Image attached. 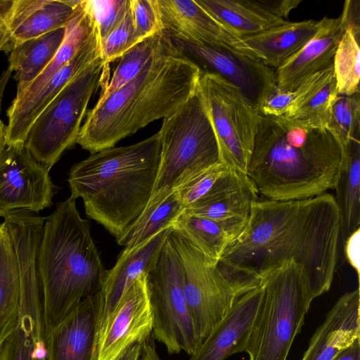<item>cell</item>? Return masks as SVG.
<instances>
[{
  "label": "cell",
  "instance_id": "6da1fadb",
  "mask_svg": "<svg viewBox=\"0 0 360 360\" xmlns=\"http://www.w3.org/2000/svg\"><path fill=\"white\" fill-rule=\"evenodd\" d=\"M340 215L335 196L257 200L247 224L226 249L217 267L237 297L293 260L304 270L312 300L329 290L338 262Z\"/></svg>",
  "mask_w": 360,
  "mask_h": 360
},
{
  "label": "cell",
  "instance_id": "7a4b0ae2",
  "mask_svg": "<svg viewBox=\"0 0 360 360\" xmlns=\"http://www.w3.org/2000/svg\"><path fill=\"white\" fill-rule=\"evenodd\" d=\"M342 160V146L327 128L260 115L246 175L267 200H302L334 189Z\"/></svg>",
  "mask_w": 360,
  "mask_h": 360
},
{
  "label": "cell",
  "instance_id": "3957f363",
  "mask_svg": "<svg viewBox=\"0 0 360 360\" xmlns=\"http://www.w3.org/2000/svg\"><path fill=\"white\" fill-rule=\"evenodd\" d=\"M201 73L170 39L134 78L97 101L86 113L76 143L94 154L168 117L195 91Z\"/></svg>",
  "mask_w": 360,
  "mask_h": 360
},
{
  "label": "cell",
  "instance_id": "277c9868",
  "mask_svg": "<svg viewBox=\"0 0 360 360\" xmlns=\"http://www.w3.org/2000/svg\"><path fill=\"white\" fill-rule=\"evenodd\" d=\"M160 162L159 132L135 144L102 150L72 167L70 197L81 198L86 214L117 238L148 206Z\"/></svg>",
  "mask_w": 360,
  "mask_h": 360
},
{
  "label": "cell",
  "instance_id": "5b68a950",
  "mask_svg": "<svg viewBox=\"0 0 360 360\" xmlns=\"http://www.w3.org/2000/svg\"><path fill=\"white\" fill-rule=\"evenodd\" d=\"M75 201L59 202L43 227L38 263L45 335L101 290L107 271Z\"/></svg>",
  "mask_w": 360,
  "mask_h": 360
},
{
  "label": "cell",
  "instance_id": "8992f818",
  "mask_svg": "<svg viewBox=\"0 0 360 360\" xmlns=\"http://www.w3.org/2000/svg\"><path fill=\"white\" fill-rule=\"evenodd\" d=\"M158 132L160 162L148 205L221 162L216 134L198 89L163 120Z\"/></svg>",
  "mask_w": 360,
  "mask_h": 360
},
{
  "label": "cell",
  "instance_id": "52a82bcc",
  "mask_svg": "<svg viewBox=\"0 0 360 360\" xmlns=\"http://www.w3.org/2000/svg\"><path fill=\"white\" fill-rule=\"evenodd\" d=\"M260 284L263 297L245 352L249 360H286L313 300L303 268L290 260Z\"/></svg>",
  "mask_w": 360,
  "mask_h": 360
},
{
  "label": "cell",
  "instance_id": "ba28073f",
  "mask_svg": "<svg viewBox=\"0 0 360 360\" xmlns=\"http://www.w3.org/2000/svg\"><path fill=\"white\" fill-rule=\"evenodd\" d=\"M101 56L70 81L30 127L25 147L49 170L76 143L88 103L108 72Z\"/></svg>",
  "mask_w": 360,
  "mask_h": 360
},
{
  "label": "cell",
  "instance_id": "9c48e42d",
  "mask_svg": "<svg viewBox=\"0 0 360 360\" xmlns=\"http://www.w3.org/2000/svg\"><path fill=\"white\" fill-rule=\"evenodd\" d=\"M153 316L152 335L169 354H193L200 345L184 293L180 257L169 235L153 269L147 274Z\"/></svg>",
  "mask_w": 360,
  "mask_h": 360
},
{
  "label": "cell",
  "instance_id": "30bf717a",
  "mask_svg": "<svg viewBox=\"0 0 360 360\" xmlns=\"http://www.w3.org/2000/svg\"><path fill=\"white\" fill-rule=\"evenodd\" d=\"M197 89L216 134L221 162L246 174L260 115L237 86L217 75L202 72Z\"/></svg>",
  "mask_w": 360,
  "mask_h": 360
},
{
  "label": "cell",
  "instance_id": "8fae6325",
  "mask_svg": "<svg viewBox=\"0 0 360 360\" xmlns=\"http://www.w3.org/2000/svg\"><path fill=\"white\" fill-rule=\"evenodd\" d=\"M169 237L182 264L184 293L201 345L238 297L217 265L172 227Z\"/></svg>",
  "mask_w": 360,
  "mask_h": 360
},
{
  "label": "cell",
  "instance_id": "7c38bea8",
  "mask_svg": "<svg viewBox=\"0 0 360 360\" xmlns=\"http://www.w3.org/2000/svg\"><path fill=\"white\" fill-rule=\"evenodd\" d=\"M169 37L176 49L195 63L202 72L217 75L237 86L247 102L259 114L265 100L277 86L274 70L231 46L200 44L170 34Z\"/></svg>",
  "mask_w": 360,
  "mask_h": 360
},
{
  "label": "cell",
  "instance_id": "4fadbf2b",
  "mask_svg": "<svg viewBox=\"0 0 360 360\" xmlns=\"http://www.w3.org/2000/svg\"><path fill=\"white\" fill-rule=\"evenodd\" d=\"M49 172L25 143L6 146L0 155V217L18 210L37 213L50 207L55 186Z\"/></svg>",
  "mask_w": 360,
  "mask_h": 360
},
{
  "label": "cell",
  "instance_id": "5bb4252c",
  "mask_svg": "<svg viewBox=\"0 0 360 360\" xmlns=\"http://www.w3.org/2000/svg\"><path fill=\"white\" fill-rule=\"evenodd\" d=\"M101 57V38L96 25L74 57L30 94L13 100L7 110L6 146L25 143L27 134L41 111L75 77Z\"/></svg>",
  "mask_w": 360,
  "mask_h": 360
},
{
  "label": "cell",
  "instance_id": "9a60e30c",
  "mask_svg": "<svg viewBox=\"0 0 360 360\" xmlns=\"http://www.w3.org/2000/svg\"><path fill=\"white\" fill-rule=\"evenodd\" d=\"M152 329L145 274L130 287L109 319L98 340L95 360H117L128 347L148 340Z\"/></svg>",
  "mask_w": 360,
  "mask_h": 360
},
{
  "label": "cell",
  "instance_id": "2e32d148",
  "mask_svg": "<svg viewBox=\"0 0 360 360\" xmlns=\"http://www.w3.org/2000/svg\"><path fill=\"white\" fill-rule=\"evenodd\" d=\"M172 227L162 231L146 243L129 252L122 251L115 265L107 270L97 293L96 342L119 303L134 283L155 266Z\"/></svg>",
  "mask_w": 360,
  "mask_h": 360
},
{
  "label": "cell",
  "instance_id": "e0dca14e",
  "mask_svg": "<svg viewBox=\"0 0 360 360\" xmlns=\"http://www.w3.org/2000/svg\"><path fill=\"white\" fill-rule=\"evenodd\" d=\"M82 0H11L0 26V53L20 43L65 27Z\"/></svg>",
  "mask_w": 360,
  "mask_h": 360
},
{
  "label": "cell",
  "instance_id": "ac0fdd59",
  "mask_svg": "<svg viewBox=\"0 0 360 360\" xmlns=\"http://www.w3.org/2000/svg\"><path fill=\"white\" fill-rule=\"evenodd\" d=\"M348 25L342 13L338 18L323 17L312 38L276 72V86L293 91L315 73L333 63L340 40Z\"/></svg>",
  "mask_w": 360,
  "mask_h": 360
},
{
  "label": "cell",
  "instance_id": "d6986e66",
  "mask_svg": "<svg viewBox=\"0 0 360 360\" xmlns=\"http://www.w3.org/2000/svg\"><path fill=\"white\" fill-rule=\"evenodd\" d=\"M239 38L256 34L288 21L301 0H195Z\"/></svg>",
  "mask_w": 360,
  "mask_h": 360
},
{
  "label": "cell",
  "instance_id": "ffe728a7",
  "mask_svg": "<svg viewBox=\"0 0 360 360\" xmlns=\"http://www.w3.org/2000/svg\"><path fill=\"white\" fill-rule=\"evenodd\" d=\"M262 297L261 284L238 297L189 360H224L245 352Z\"/></svg>",
  "mask_w": 360,
  "mask_h": 360
},
{
  "label": "cell",
  "instance_id": "44dd1931",
  "mask_svg": "<svg viewBox=\"0 0 360 360\" xmlns=\"http://www.w3.org/2000/svg\"><path fill=\"white\" fill-rule=\"evenodd\" d=\"M97 293L45 335L46 360H95Z\"/></svg>",
  "mask_w": 360,
  "mask_h": 360
},
{
  "label": "cell",
  "instance_id": "7402d4cb",
  "mask_svg": "<svg viewBox=\"0 0 360 360\" xmlns=\"http://www.w3.org/2000/svg\"><path fill=\"white\" fill-rule=\"evenodd\" d=\"M359 288L342 295L312 335L301 360H333L360 339Z\"/></svg>",
  "mask_w": 360,
  "mask_h": 360
},
{
  "label": "cell",
  "instance_id": "603a6c76",
  "mask_svg": "<svg viewBox=\"0 0 360 360\" xmlns=\"http://www.w3.org/2000/svg\"><path fill=\"white\" fill-rule=\"evenodd\" d=\"M163 30L194 42L234 47L239 37L195 0H156Z\"/></svg>",
  "mask_w": 360,
  "mask_h": 360
},
{
  "label": "cell",
  "instance_id": "cb8c5ba5",
  "mask_svg": "<svg viewBox=\"0 0 360 360\" xmlns=\"http://www.w3.org/2000/svg\"><path fill=\"white\" fill-rule=\"evenodd\" d=\"M319 25V21L314 20H288L260 33L240 38L233 48L276 71L312 38Z\"/></svg>",
  "mask_w": 360,
  "mask_h": 360
},
{
  "label": "cell",
  "instance_id": "d4e9b609",
  "mask_svg": "<svg viewBox=\"0 0 360 360\" xmlns=\"http://www.w3.org/2000/svg\"><path fill=\"white\" fill-rule=\"evenodd\" d=\"M257 195L247 175L236 172L222 188L184 211L218 223L234 240L247 224Z\"/></svg>",
  "mask_w": 360,
  "mask_h": 360
},
{
  "label": "cell",
  "instance_id": "484cf974",
  "mask_svg": "<svg viewBox=\"0 0 360 360\" xmlns=\"http://www.w3.org/2000/svg\"><path fill=\"white\" fill-rule=\"evenodd\" d=\"M295 91L296 97L284 116L306 121L316 128H327L338 95L333 63L309 77Z\"/></svg>",
  "mask_w": 360,
  "mask_h": 360
},
{
  "label": "cell",
  "instance_id": "4316f807",
  "mask_svg": "<svg viewBox=\"0 0 360 360\" xmlns=\"http://www.w3.org/2000/svg\"><path fill=\"white\" fill-rule=\"evenodd\" d=\"M65 34V27L52 30L20 43L9 53L8 68L15 72L17 82L15 98L21 96L52 60Z\"/></svg>",
  "mask_w": 360,
  "mask_h": 360
},
{
  "label": "cell",
  "instance_id": "83f0119b",
  "mask_svg": "<svg viewBox=\"0 0 360 360\" xmlns=\"http://www.w3.org/2000/svg\"><path fill=\"white\" fill-rule=\"evenodd\" d=\"M342 148L340 175L334 189L340 215V237L344 242L360 229V141H350Z\"/></svg>",
  "mask_w": 360,
  "mask_h": 360
},
{
  "label": "cell",
  "instance_id": "f1b7e54d",
  "mask_svg": "<svg viewBox=\"0 0 360 360\" xmlns=\"http://www.w3.org/2000/svg\"><path fill=\"white\" fill-rule=\"evenodd\" d=\"M20 283L18 264L11 237L0 224V347L18 325Z\"/></svg>",
  "mask_w": 360,
  "mask_h": 360
},
{
  "label": "cell",
  "instance_id": "f546056e",
  "mask_svg": "<svg viewBox=\"0 0 360 360\" xmlns=\"http://www.w3.org/2000/svg\"><path fill=\"white\" fill-rule=\"evenodd\" d=\"M184 210L176 191L148 205L141 215L116 238L124 251L142 245L163 230L172 227Z\"/></svg>",
  "mask_w": 360,
  "mask_h": 360
},
{
  "label": "cell",
  "instance_id": "4dcf8cb0",
  "mask_svg": "<svg viewBox=\"0 0 360 360\" xmlns=\"http://www.w3.org/2000/svg\"><path fill=\"white\" fill-rule=\"evenodd\" d=\"M172 229L182 235L207 259L217 265L226 249L233 241L218 223L184 210Z\"/></svg>",
  "mask_w": 360,
  "mask_h": 360
},
{
  "label": "cell",
  "instance_id": "1f68e13d",
  "mask_svg": "<svg viewBox=\"0 0 360 360\" xmlns=\"http://www.w3.org/2000/svg\"><path fill=\"white\" fill-rule=\"evenodd\" d=\"M170 41L165 30L149 36L127 51L121 58L112 76L98 101L102 100L134 78L151 58Z\"/></svg>",
  "mask_w": 360,
  "mask_h": 360
},
{
  "label": "cell",
  "instance_id": "d6a6232c",
  "mask_svg": "<svg viewBox=\"0 0 360 360\" xmlns=\"http://www.w3.org/2000/svg\"><path fill=\"white\" fill-rule=\"evenodd\" d=\"M360 26L348 24L337 48L333 70L340 95L359 92Z\"/></svg>",
  "mask_w": 360,
  "mask_h": 360
},
{
  "label": "cell",
  "instance_id": "836d02e7",
  "mask_svg": "<svg viewBox=\"0 0 360 360\" xmlns=\"http://www.w3.org/2000/svg\"><path fill=\"white\" fill-rule=\"evenodd\" d=\"M42 326L25 316L0 347V360H46Z\"/></svg>",
  "mask_w": 360,
  "mask_h": 360
},
{
  "label": "cell",
  "instance_id": "e575fe53",
  "mask_svg": "<svg viewBox=\"0 0 360 360\" xmlns=\"http://www.w3.org/2000/svg\"><path fill=\"white\" fill-rule=\"evenodd\" d=\"M236 171L220 162L176 189L185 209L202 202L223 188Z\"/></svg>",
  "mask_w": 360,
  "mask_h": 360
},
{
  "label": "cell",
  "instance_id": "d590c367",
  "mask_svg": "<svg viewBox=\"0 0 360 360\" xmlns=\"http://www.w3.org/2000/svg\"><path fill=\"white\" fill-rule=\"evenodd\" d=\"M327 129L342 147L350 141H359V92L349 96L338 95L331 108Z\"/></svg>",
  "mask_w": 360,
  "mask_h": 360
},
{
  "label": "cell",
  "instance_id": "8d00e7d4",
  "mask_svg": "<svg viewBox=\"0 0 360 360\" xmlns=\"http://www.w3.org/2000/svg\"><path fill=\"white\" fill-rule=\"evenodd\" d=\"M139 41L129 6L120 25L110 34L101 40V56L105 63L109 64L120 58Z\"/></svg>",
  "mask_w": 360,
  "mask_h": 360
},
{
  "label": "cell",
  "instance_id": "74e56055",
  "mask_svg": "<svg viewBox=\"0 0 360 360\" xmlns=\"http://www.w3.org/2000/svg\"><path fill=\"white\" fill-rule=\"evenodd\" d=\"M101 40L110 34L122 22L130 0H86Z\"/></svg>",
  "mask_w": 360,
  "mask_h": 360
},
{
  "label": "cell",
  "instance_id": "f35d334b",
  "mask_svg": "<svg viewBox=\"0 0 360 360\" xmlns=\"http://www.w3.org/2000/svg\"><path fill=\"white\" fill-rule=\"evenodd\" d=\"M130 8L140 41L163 30L156 0H130Z\"/></svg>",
  "mask_w": 360,
  "mask_h": 360
},
{
  "label": "cell",
  "instance_id": "ab89813d",
  "mask_svg": "<svg viewBox=\"0 0 360 360\" xmlns=\"http://www.w3.org/2000/svg\"><path fill=\"white\" fill-rule=\"evenodd\" d=\"M296 96L295 91H283L277 86L263 103L259 115L269 117L284 116Z\"/></svg>",
  "mask_w": 360,
  "mask_h": 360
},
{
  "label": "cell",
  "instance_id": "60d3db41",
  "mask_svg": "<svg viewBox=\"0 0 360 360\" xmlns=\"http://www.w3.org/2000/svg\"><path fill=\"white\" fill-rule=\"evenodd\" d=\"M345 254L347 262L360 276V229L351 233L344 241Z\"/></svg>",
  "mask_w": 360,
  "mask_h": 360
},
{
  "label": "cell",
  "instance_id": "b9f144b4",
  "mask_svg": "<svg viewBox=\"0 0 360 360\" xmlns=\"http://www.w3.org/2000/svg\"><path fill=\"white\" fill-rule=\"evenodd\" d=\"M333 360H360V339L340 352Z\"/></svg>",
  "mask_w": 360,
  "mask_h": 360
},
{
  "label": "cell",
  "instance_id": "7bdbcfd3",
  "mask_svg": "<svg viewBox=\"0 0 360 360\" xmlns=\"http://www.w3.org/2000/svg\"><path fill=\"white\" fill-rule=\"evenodd\" d=\"M141 358L143 360H162L159 356L152 339H148L141 345Z\"/></svg>",
  "mask_w": 360,
  "mask_h": 360
},
{
  "label": "cell",
  "instance_id": "ee69618b",
  "mask_svg": "<svg viewBox=\"0 0 360 360\" xmlns=\"http://www.w3.org/2000/svg\"><path fill=\"white\" fill-rule=\"evenodd\" d=\"M141 353V344L135 343L128 347L117 360H139Z\"/></svg>",
  "mask_w": 360,
  "mask_h": 360
},
{
  "label": "cell",
  "instance_id": "f6af8a7d",
  "mask_svg": "<svg viewBox=\"0 0 360 360\" xmlns=\"http://www.w3.org/2000/svg\"><path fill=\"white\" fill-rule=\"evenodd\" d=\"M11 70L8 68L0 75V111L1 109L2 100L6 85L11 76Z\"/></svg>",
  "mask_w": 360,
  "mask_h": 360
},
{
  "label": "cell",
  "instance_id": "bcb514c9",
  "mask_svg": "<svg viewBox=\"0 0 360 360\" xmlns=\"http://www.w3.org/2000/svg\"><path fill=\"white\" fill-rule=\"evenodd\" d=\"M6 126L2 120H0V155L6 147Z\"/></svg>",
  "mask_w": 360,
  "mask_h": 360
},
{
  "label": "cell",
  "instance_id": "7dc6e473",
  "mask_svg": "<svg viewBox=\"0 0 360 360\" xmlns=\"http://www.w3.org/2000/svg\"><path fill=\"white\" fill-rule=\"evenodd\" d=\"M11 1H0V26L4 22L6 11L11 4Z\"/></svg>",
  "mask_w": 360,
  "mask_h": 360
},
{
  "label": "cell",
  "instance_id": "c3c4849f",
  "mask_svg": "<svg viewBox=\"0 0 360 360\" xmlns=\"http://www.w3.org/2000/svg\"><path fill=\"white\" fill-rule=\"evenodd\" d=\"M139 360H143V359L140 357Z\"/></svg>",
  "mask_w": 360,
  "mask_h": 360
}]
</instances>
